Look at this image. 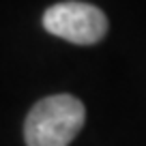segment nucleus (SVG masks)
<instances>
[{
  "mask_svg": "<svg viewBox=\"0 0 146 146\" xmlns=\"http://www.w3.org/2000/svg\"><path fill=\"white\" fill-rule=\"evenodd\" d=\"M86 120V108L73 95H52L32 105L24 125L28 146H69Z\"/></svg>",
  "mask_w": 146,
  "mask_h": 146,
  "instance_id": "1",
  "label": "nucleus"
},
{
  "mask_svg": "<svg viewBox=\"0 0 146 146\" xmlns=\"http://www.w3.org/2000/svg\"><path fill=\"white\" fill-rule=\"evenodd\" d=\"M43 28L69 43L92 45L105 36L108 17L88 2H58L43 13Z\"/></svg>",
  "mask_w": 146,
  "mask_h": 146,
  "instance_id": "2",
  "label": "nucleus"
}]
</instances>
